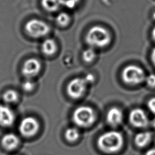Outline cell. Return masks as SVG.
I'll list each match as a JSON object with an SVG mask.
<instances>
[{
    "label": "cell",
    "instance_id": "cell-16",
    "mask_svg": "<svg viewBox=\"0 0 155 155\" xmlns=\"http://www.w3.org/2000/svg\"><path fill=\"white\" fill-rule=\"evenodd\" d=\"M18 94L13 90H8L2 94V99L4 104L8 105L15 104L18 101Z\"/></svg>",
    "mask_w": 155,
    "mask_h": 155
},
{
    "label": "cell",
    "instance_id": "cell-15",
    "mask_svg": "<svg viewBox=\"0 0 155 155\" xmlns=\"http://www.w3.org/2000/svg\"><path fill=\"white\" fill-rule=\"evenodd\" d=\"M151 137L152 134L149 131H142L139 133L135 136V143L139 147H143L150 142Z\"/></svg>",
    "mask_w": 155,
    "mask_h": 155
},
{
    "label": "cell",
    "instance_id": "cell-11",
    "mask_svg": "<svg viewBox=\"0 0 155 155\" xmlns=\"http://www.w3.org/2000/svg\"><path fill=\"white\" fill-rule=\"evenodd\" d=\"M122 111L117 107H112L107 114V121L108 124L112 127L119 126L123 120Z\"/></svg>",
    "mask_w": 155,
    "mask_h": 155
},
{
    "label": "cell",
    "instance_id": "cell-20",
    "mask_svg": "<svg viewBox=\"0 0 155 155\" xmlns=\"http://www.w3.org/2000/svg\"><path fill=\"white\" fill-rule=\"evenodd\" d=\"M35 82L30 79H26V80L24 81L21 84L22 89L25 92H30L32 91L35 88Z\"/></svg>",
    "mask_w": 155,
    "mask_h": 155
},
{
    "label": "cell",
    "instance_id": "cell-7",
    "mask_svg": "<svg viewBox=\"0 0 155 155\" xmlns=\"http://www.w3.org/2000/svg\"><path fill=\"white\" fill-rule=\"evenodd\" d=\"M87 85L84 78H76L71 80L67 85V92L71 98L78 99L84 94Z\"/></svg>",
    "mask_w": 155,
    "mask_h": 155
},
{
    "label": "cell",
    "instance_id": "cell-13",
    "mask_svg": "<svg viewBox=\"0 0 155 155\" xmlns=\"http://www.w3.org/2000/svg\"><path fill=\"white\" fill-rule=\"evenodd\" d=\"M41 50L42 53L48 56L54 54L58 50V45L53 38H46L41 43Z\"/></svg>",
    "mask_w": 155,
    "mask_h": 155
},
{
    "label": "cell",
    "instance_id": "cell-2",
    "mask_svg": "<svg viewBox=\"0 0 155 155\" xmlns=\"http://www.w3.org/2000/svg\"><path fill=\"white\" fill-rule=\"evenodd\" d=\"M122 134L117 131H108L102 134L97 139V145L101 150L107 153L118 151L123 146Z\"/></svg>",
    "mask_w": 155,
    "mask_h": 155
},
{
    "label": "cell",
    "instance_id": "cell-1",
    "mask_svg": "<svg viewBox=\"0 0 155 155\" xmlns=\"http://www.w3.org/2000/svg\"><path fill=\"white\" fill-rule=\"evenodd\" d=\"M85 40L89 47L94 49L104 48L111 41V35L109 30L104 26L96 25L87 31Z\"/></svg>",
    "mask_w": 155,
    "mask_h": 155
},
{
    "label": "cell",
    "instance_id": "cell-24",
    "mask_svg": "<svg viewBox=\"0 0 155 155\" xmlns=\"http://www.w3.org/2000/svg\"><path fill=\"white\" fill-rule=\"evenodd\" d=\"M84 79H85L86 82H87V84H88H88H92V83L94 82V76L93 74L90 73V74H87V75L84 77Z\"/></svg>",
    "mask_w": 155,
    "mask_h": 155
},
{
    "label": "cell",
    "instance_id": "cell-18",
    "mask_svg": "<svg viewBox=\"0 0 155 155\" xmlns=\"http://www.w3.org/2000/svg\"><path fill=\"white\" fill-rule=\"evenodd\" d=\"M79 137L80 132L79 130L75 127L68 128L65 132V137L68 142H75L79 138Z\"/></svg>",
    "mask_w": 155,
    "mask_h": 155
},
{
    "label": "cell",
    "instance_id": "cell-12",
    "mask_svg": "<svg viewBox=\"0 0 155 155\" xmlns=\"http://www.w3.org/2000/svg\"><path fill=\"white\" fill-rule=\"evenodd\" d=\"M1 144L5 150H13L18 147L19 139L15 134L8 133L4 134L2 137Z\"/></svg>",
    "mask_w": 155,
    "mask_h": 155
},
{
    "label": "cell",
    "instance_id": "cell-3",
    "mask_svg": "<svg viewBox=\"0 0 155 155\" xmlns=\"http://www.w3.org/2000/svg\"><path fill=\"white\" fill-rule=\"evenodd\" d=\"M96 119L95 113L93 108L88 106H80L74 110L72 120L74 124L82 128L90 127Z\"/></svg>",
    "mask_w": 155,
    "mask_h": 155
},
{
    "label": "cell",
    "instance_id": "cell-23",
    "mask_svg": "<svg viewBox=\"0 0 155 155\" xmlns=\"http://www.w3.org/2000/svg\"><path fill=\"white\" fill-rule=\"evenodd\" d=\"M147 106L149 110L155 114V97H152L148 101Z\"/></svg>",
    "mask_w": 155,
    "mask_h": 155
},
{
    "label": "cell",
    "instance_id": "cell-28",
    "mask_svg": "<svg viewBox=\"0 0 155 155\" xmlns=\"http://www.w3.org/2000/svg\"><path fill=\"white\" fill-rule=\"evenodd\" d=\"M151 124H152V125L155 128V119H154V120L151 122Z\"/></svg>",
    "mask_w": 155,
    "mask_h": 155
},
{
    "label": "cell",
    "instance_id": "cell-22",
    "mask_svg": "<svg viewBox=\"0 0 155 155\" xmlns=\"http://www.w3.org/2000/svg\"><path fill=\"white\" fill-rule=\"evenodd\" d=\"M145 81L147 85L150 87H155V74H150L145 77Z\"/></svg>",
    "mask_w": 155,
    "mask_h": 155
},
{
    "label": "cell",
    "instance_id": "cell-25",
    "mask_svg": "<svg viewBox=\"0 0 155 155\" xmlns=\"http://www.w3.org/2000/svg\"><path fill=\"white\" fill-rule=\"evenodd\" d=\"M151 58L153 64L155 65V47L153 48L152 50L151 54Z\"/></svg>",
    "mask_w": 155,
    "mask_h": 155
},
{
    "label": "cell",
    "instance_id": "cell-8",
    "mask_svg": "<svg viewBox=\"0 0 155 155\" xmlns=\"http://www.w3.org/2000/svg\"><path fill=\"white\" fill-rule=\"evenodd\" d=\"M41 68L42 65L40 61L35 58H31L24 62L21 72L26 79H31L40 73Z\"/></svg>",
    "mask_w": 155,
    "mask_h": 155
},
{
    "label": "cell",
    "instance_id": "cell-21",
    "mask_svg": "<svg viewBox=\"0 0 155 155\" xmlns=\"http://www.w3.org/2000/svg\"><path fill=\"white\" fill-rule=\"evenodd\" d=\"M63 5L68 8H74L78 4L79 0H62Z\"/></svg>",
    "mask_w": 155,
    "mask_h": 155
},
{
    "label": "cell",
    "instance_id": "cell-5",
    "mask_svg": "<svg viewBox=\"0 0 155 155\" xmlns=\"http://www.w3.org/2000/svg\"><path fill=\"white\" fill-rule=\"evenodd\" d=\"M145 77L143 69L136 65H128L123 69L122 72V78L127 84H139L145 81Z\"/></svg>",
    "mask_w": 155,
    "mask_h": 155
},
{
    "label": "cell",
    "instance_id": "cell-9",
    "mask_svg": "<svg viewBox=\"0 0 155 155\" xmlns=\"http://www.w3.org/2000/svg\"><path fill=\"white\" fill-rule=\"evenodd\" d=\"M130 123L135 127L143 128L149 124L148 116L145 112L140 108H134L131 111L129 115Z\"/></svg>",
    "mask_w": 155,
    "mask_h": 155
},
{
    "label": "cell",
    "instance_id": "cell-14",
    "mask_svg": "<svg viewBox=\"0 0 155 155\" xmlns=\"http://www.w3.org/2000/svg\"><path fill=\"white\" fill-rule=\"evenodd\" d=\"M41 5L46 11L54 12L63 6L62 0H41Z\"/></svg>",
    "mask_w": 155,
    "mask_h": 155
},
{
    "label": "cell",
    "instance_id": "cell-27",
    "mask_svg": "<svg viewBox=\"0 0 155 155\" xmlns=\"http://www.w3.org/2000/svg\"><path fill=\"white\" fill-rule=\"evenodd\" d=\"M152 37H153V39L155 41V27L153 28V29L152 30Z\"/></svg>",
    "mask_w": 155,
    "mask_h": 155
},
{
    "label": "cell",
    "instance_id": "cell-4",
    "mask_svg": "<svg viewBox=\"0 0 155 155\" xmlns=\"http://www.w3.org/2000/svg\"><path fill=\"white\" fill-rule=\"evenodd\" d=\"M26 33L30 37L36 39L47 36L50 32V26L45 21L36 18L28 21L24 26Z\"/></svg>",
    "mask_w": 155,
    "mask_h": 155
},
{
    "label": "cell",
    "instance_id": "cell-29",
    "mask_svg": "<svg viewBox=\"0 0 155 155\" xmlns=\"http://www.w3.org/2000/svg\"><path fill=\"white\" fill-rule=\"evenodd\" d=\"M153 17L154 19H155V12L153 13Z\"/></svg>",
    "mask_w": 155,
    "mask_h": 155
},
{
    "label": "cell",
    "instance_id": "cell-26",
    "mask_svg": "<svg viewBox=\"0 0 155 155\" xmlns=\"http://www.w3.org/2000/svg\"><path fill=\"white\" fill-rule=\"evenodd\" d=\"M145 155H155V148H151L147 150Z\"/></svg>",
    "mask_w": 155,
    "mask_h": 155
},
{
    "label": "cell",
    "instance_id": "cell-6",
    "mask_svg": "<svg viewBox=\"0 0 155 155\" xmlns=\"http://www.w3.org/2000/svg\"><path fill=\"white\" fill-rule=\"evenodd\" d=\"M39 124L34 117L28 116L22 119L18 127L20 134L25 137H30L35 136L38 131Z\"/></svg>",
    "mask_w": 155,
    "mask_h": 155
},
{
    "label": "cell",
    "instance_id": "cell-19",
    "mask_svg": "<svg viewBox=\"0 0 155 155\" xmlns=\"http://www.w3.org/2000/svg\"><path fill=\"white\" fill-rule=\"evenodd\" d=\"M55 21L58 25L61 27H66L70 23L71 18L69 14L62 12L57 15L55 18Z\"/></svg>",
    "mask_w": 155,
    "mask_h": 155
},
{
    "label": "cell",
    "instance_id": "cell-17",
    "mask_svg": "<svg viewBox=\"0 0 155 155\" xmlns=\"http://www.w3.org/2000/svg\"><path fill=\"white\" fill-rule=\"evenodd\" d=\"M96 57L97 53L96 50L89 47L85 49L82 53V59L86 63H91L93 62L96 59Z\"/></svg>",
    "mask_w": 155,
    "mask_h": 155
},
{
    "label": "cell",
    "instance_id": "cell-10",
    "mask_svg": "<svg viewBox=\"0 0 155 155\" xmlns=\"http://www.w3.org/2000/svg\"><path fill=\"white\" fill-rule=\"evenodd\" d=\"M15 120L13 110L8 105L0 104V125L3 127L12 126Z\"/></svg>",
    "mask_w": 155,
    "mask_h": 155
}]
</instances>
